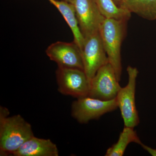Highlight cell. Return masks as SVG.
I'll list each match as a JSON object with an SVG mask.
<instances>
[{"label":"cell","mask_w":156,"mask_h":156,"mask_svg":"<svg viewBox=\"0 0 156 156\" xmlns=\"http://www.w3.org/2000/svg\"><path fill=\"white\" fill-rule=\"evenodd\" d=\"M81 52L84 71L90 81L99 69L109 62L99 31L84 37Z\"/></svg>","instance_id":"obj_6"},{"label":"cell","mask_w":156,"mask_h":156,"mask_svg":"<svg viewBox=\"0 0 156 156\" xmlns=\"http://www.w3.org/2000/svg\"><path fill=\"white\" fill-rule=\"evenodd\" d=\"M128 84L121 88L116 99L125 126L134 128L140 123L139 115L135 103L136 80L138 71L135 67L128 66Z\"/></svg>","instance_id":"obj_3"},{"label":"cell","mask_w":156,"mask_h":156,"mask_svg":"<svg viewBox=\"0 0 156 156\" xmlns=\"http://www.w3.org/2000/svg\"><path fill=\"white\" fill-rule=\"evenodd\" d=\"M112 66L107 63L98 71L90 81L88 96L101 100H112L116 97L122 87Z\"/></svg>","instance_id":"obj_7"},{"label":"cell","mask_w":156,"mask_h":156,"mask_svg":"<svg viewBox=\"0 0 156 156\" xmlns=\"http://www.w3.org/2000/svg\"><path fill=\"white\" fill-rule=\"evenodd\" d=\"M62 1H65V2H67L71 3V4H73L75 0H62Z\"/></svg>","instance_id":"obj_17"},{"label":"cell","mask_w":156,"mask_h":156,"mask_svg":"<svg viewBox=\"0 0 156 156\" xmlns=\"http://www.w3.org/2000/svg\"><path fill=\"white\" fill-rule=\"evenodd\" d=\"M140 145L141 146V147H142L145 150L147 151L149 153L151 154L152 156H156V149L152 148L149 147L147 146L145 144H143L142 143V144H140Z\"/></svg>","instance_id":"obj_15"},{"label":"cell","mask_w":156,"mask_h":156,"mask_svg":"<svg viewBox=\"0 0 156 156\" xmlns=\"http://www.w3.org/2000/svg\"><path fill=\"white\" fill-rule=\"evenodd\" d=\"M132 142L140 145L142 144L134 128L125 126L118 141L108 149L105 156H123L128 146Z\"/></svg>","instance_id":"obj_13"},{"label":"cell","mask_w":156,"mask_h":156,"mask_svg":"<svg viewBox=\"0 0 156 156\" xmlns=\"http://www.w3.org/2000/svg\"><path fill=\"white\" fill-rule=\"evenodd\" d=\"M118 108L116 99L105 101L89 96L77 98L72 105V116L81 124L98 119L101 116Z\"/></svg>","instance_id":"obj_4"},{"label":"cell","mask_w":156,"mask_h":156,"mask_svg":"<svg viewBox=\"0 0 156 156\" xmlns=\"http://www.w3.org/2000/svg\"><path fill=\"white\" fill-rule=\"evenodd\" d=\"M79 27L84 37L99 31L105 17L94 0H75L73 4Z\"/></svg>","instance_id":"obj_9"},{"label":"cell","mask_w":156,"mask_h":156,"mask_svg":"<svg viewBox=\"0 0 156 156\" xmlns=\"http://www.w3.org/2000/svg\"><path fill=\"white\" fill-rule=\"evenodd\" d=\"M12 155L14 156H58L56 144L50 139L34 136L29 138Z\"/></svg>","instance_id":"obj_10"},{"label":"cell","mask_w":156,"mask_h":156,"mask_svg":"<svg viewBox=\"0 0 156 156\" xmlns=\"http://www.w3.org/2000/svg\"><path fill=\"white\" fill-rule=\"evenodd\" d=\"M48 1L56 7L62 15L73 33V41L82 50L84 44V37L79 27L73 4L62 0H48Z\"/></svg>","instance_id":"obj_11"},{"label":"cell","mask_w":156,"mask_h":156,"mask_svg":"<svg viewBox=\"0 0 156 156\" xmlns=\"http://www.w3.org/2000/svg\"><path fill=\"white\" fill-rule=\"evenodd\" d=\"M105 18L128 21L131 13L119 7L113 0H94Z\"/></svg>","instance_id":"obj_14"},{"label":"cell","mask_w":156,"mask_h":156,"mask_svg":"<svg viewBox=\"0 0 156 156\" xmlns=\"http://www.w3.org/2000/svg\"><path fill=\"white\" fill-rule=\"evenodd\" d=\"M115 3L119 6V7H121V5L122 2L123 0H113Z\"/></svg>","instance_id":"obj_16"},{"label":"cell","mask_w":156,"mask_h":156,"mask_svg":"<svg viewBox=\"0 0 156 156\" xmlns=\"http://www.w3.org/2000/svg\"><path fill=\"white\" fill-rule=\"evenodd\" d=\"M127 21L105 18L99 29L109 63L114 69L119 82L122 72L121 46L126 33Z\"/></svg>","instance_id":"obj_2"},{"label":"cell","mask_w":156,"mask_h":156,"mask_svg":"<svg viewBox=\"0 0 156 156\" xmlns=\"http://www.w3.org/2000/svg\"><path fill=\"white\" fill-rule=\"evenodd\" d=\"M46 53L58 67L78 69L84 70L80 48L74 42L57 41L47 48Z\"/></svg>","instance_id":"obj_8"},{"label":"cell","mask_w":156,"mask_h":156,"mask_svg":"<svg viewBox=\"0 0 156 156\" xmlns=\"http://www.w3.org/2000/svg\"><path fill=\"white\" fill-rule=\"evenodd\" d=\"M58 91L77 98L88 96L90 81L83 70L58 67L56 72Z\"/></svg>","instance_id":"obj_5"},{"label":"cell","mask_w":156,"mask_h":156,"mask_svg":"<svg viewBox=\"0 0 156 156\" xmlns=\"http://www.w3.org/2000/svg\"><path fill=\"white\" fill-rule=\"evenodd\" d=\"M121 7L147 20H156V0H123Z\"/></svg>","instance_id":"obj_12"},{"label":"cell","mask_w":156,"mask_h":156,"mask_svg":"<svg viewBox=\"0 0 156 156\" xmlns=\"http://www.w3.org/2000/svg\"><path fill=\"white\" fill-rule=\"evenodd\" d=\"M0 154L11 155L34 136L30 124L20 115L8 116V109L0 110Z\"/></svg>","instance_id":"obj_1"}]
</instances>
